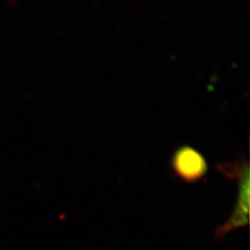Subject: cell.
<instances>
[{
    "instance_id": "7a4b0ae2",
    "label": "cell",
    "mask_w": 250,
    "mask_h": 250,
    "mask_svg": "<svg viewBox=\"0 0 250 250\" xmlns=\"http://www.w3.org/2000/svg\"><path fill=\"white\" fill-rule=\"evenodd\" d=\"M171 166L179 177L188 183L197 182L208 171L205 158L191 146H182L174 152Z\"/></svg>"
},
{
    "instance_id": "6da1fadb",
    "label": "cell",
    "mask_w": 250,
    "mask_h": 250,
    "mask_svg": "<svg viewBox=\"0 0 250 250\" xmlns=\"http://www.w3.org/2000/svg\"><path fill=\"white\" fill-rule=\"evenodd\" d=\"M219 169L229 178L238 182V197L235 208L229 220L216 230V236L221 238L228 232L237 230L249 224L250 210V166L249 162L241 159L232 163L219 165Z\"/></svg>"
}]
</instances>
